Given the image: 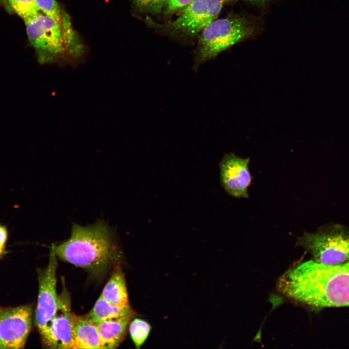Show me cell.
<instances>
[{
  "instance_id": "obj_1",
  "label": "cell",
  "mask_w": 349,
  "mask_h": 349,
  "mask_svg": "<svg viewBox=\"0 0 349 349\" xmlns=\"http://www.w3.org/2000/svg\"><path fill=\"white\" fill-rule=\"evenodd\" d=\"M277 288L286 298L312 308L349 306V261L335 265L303 262L280 276Z\"/></svg>"
},
{
  "instance_id": "obj_2",
  "label": "cell",
  "mask_w": 349,
  "mask_h": 349,
  "mask_svg": "<svg viewBox=\"0 0 349 349\" xmlns=\"http://www.w3.org/2000/svg\"><path fill=\"white\" fill-rule=\"evenodd\" d=\"M51 245L60 259L96 276L114 267L121 258L115 233L103 220L85 226L74 223L69 239Z\"/></svg>"
},
{
  "instance_id": "obj_3",
  "label": "cell",
  "mask_w": 349,
  "mask_h": 349,
  "mask_svg": "<svg viewBox=\"0 0 349 349\" xmlns=\"http://www.w3.org/2000/svg\"><path fill=\"white\" fill-rule=\"evenodd\" d=\"M24 22L29 40L40 62L81 53L82 47L70 20L60 22L40 13Z\"/></svg>"
},
{
  "instance_id": "obj_4",
  "label": "cell",
  "mask_w": 349,
  "mask_h": 349,
  "mask_svg": "<svg viewBox=\"0 0 349 349\" xmlns=\"http://www.w3.org/2000/svg\"><path fill=\"white\" fill-rule=\"evenodd\" d=\"M256 31L248 16L232 14L214 20L200 33L194 70L234 45L252 36Z\"/></svg>"
},
{
  "instance_id": "obj_5",
  "label": "cell",
  "mask_w": 349,
  "mask_h": 349,
  "mask_svg": "<svg viewBox=\"0 0 349 349\" xmlns=\"http://www.w3.org/2000/svg\"><path fill=\"white\" fill-rule=\"evenodd\" d=\"M296 245L304 248L315 261L335 265L349 261V231L339 225L319 229L314 233L304 232Z\"/></svg>"
},
{
  "instance_id": "obj_6",
  "label": "cell",
  "mask_w": 349,
  "mask_h": 349,
  "mask_svg": "<svg viewBox=\"0 0 349 349\" xmlns=\"http://www.w3.org/2000/svg\"><path fill=\"white\" fill-rule=\"evenodd\" d=\"M57 255L51 245L47 267L38 271V295L35 310V322L41 339L45 337L57 306L56 292Z\"/></svg>"
},
{
  "instance_id": "obj_7",
  "label": "cell",
  "mask_w": 349,
  "mask_h": 349,
  "mask_svg": "<svg viewBox=\"0 0 349 349\" xmlns=\"http://www.w3.org/2000/svg\"><path fill=\"white\" fill-rule=\"evenodd\" d=\"M32 311L29 305H0V349L24 347L32 328Z\"/></svg>"
},
{
  "instance_id": "obj_8",
  "label": "cell",
  "mask_w": 349,
  "mask_h": 349,
  "mask_svg": "<svg viewBox=\"0 0 349 349\" xmlns=\"http://www.w3.org/2000/svg\"><path fill=\"white\" fill-rule=\"evenodd\" d=\"M226 0H194L183 8L177 18L167 24L166 28L174 32L195 36L215 20Z\"/></svg>"
},
{
  "instance_id": "obj_9",
  "label": "cell",
  "mask_w": 349,
  "mask_h": 349,
  "mask_svg": "<svg viewBox=\"0 0 349 349\" xmlns=\"http://www.w3.org/2000/svg\"><path fill=\"white\" fill-rule=\"evenodd\" d=\"M70 295L63 286L58 296L55 314L42 341L47 348L73 349L72 325L73 315L71 311Z\"/></svg>"
},
{
  "instance_id": "obj_10",
  "label": "cell",
  "mask_w": 349,
  "mask_h": 349,
  "mask_svg": "<svg viewBox=\"0 0 349 349\" xmlns=\"http://www.w3.org/2000/svg\"><path fill=\"white\" fill-rule=\"evenodd\" d=\"M249 158H241L234 153L225 154L219 163L221 184L230 195L248 198L252 176L249 169Z\"/></svg>"
},
{
  "instance_id": "obj_11",
  "label": "cell",
  "mask_w": 349,
  "mask_h": 349,
  "mask_svg": "<svg viewBox=\"0 0 349 349\" xmlns=\"http://www.w3.org/2000/svg\"><path fill=\"white\" fill-rule=\"evenodd\" d=\"M135 315L136 312L133 311L123 316L95 323L101 349L117 348L124 340L128 325Z\"/></svg>"
},
{
  "instance_id": "obj_12",
  "label": "cell",
  "mask_w": 349,
  "mask_h": 349,
  "mask_svg": "<svg viewBox=\"0 0 349 349\" xmlns=\"http://www.w3.org/2000/svg\"><path fill=\"white\" fill-rule=\"evenodd\" d=\"M73 349H101L100 340L95 324L82 316L73 317Z\"/></svg>"
},
{
  "instance_id": "obj_13",
  "label": "cell",
  "mask_w": 349,
  "mask_h": 349,
  "mask_svg": "<svg viewBox=\"0 0 349 349\" xmlns=\"http://www.w3.org/2000/svg\"><path fill=\"white\" fill-rule=\"evenodd\" d=\"M101 296L114 305L125 307L129 305L124 273L119 263L114 266Z\"/></svg>"
},
{
  "instance_id": "obj_14",
  "label": "cell",
  "mask_w": 349,
  "mask_h": 349,
  "mask_svg": "<svg viewBox=\"0 0 349 349\" xmlns=\"http://www.w3.org/2000/svg\"><path fill=\"white\" fill-rule=\"evenodd\" d=\"M133 311L130 305L125 307L114 305L107 302L100 296L89 313L82 316L95 324L123 316Z\"/></svg>"
},
{
  "instance_id": "obj_15",
  "label": "cell",
  "mask_w": 349,
  "mask_h": 349,
  "mask_svg": "<svg viewBox=\"0 0 349 349\" xmlns=\"http://www.w3.org/2000/svg\"><path fill=\"white\" fill-rule=\"evenodd\" d=\"M0 4L8 12L16 14L24 20L40 13L35 0H0Z\"/></svg>"
},
{
  "instance_id": "obj_16",
  "label": "cell",
  "mask_w": 349,
  "mask_h": 349,
  "mask_svg": "<svg viewBox=\"0 0 349 349\" xmlns=\"http://www.w3.org/2000/svg\"><path fill=\"white\" fill-rule=\"evenodd\" d=\"M40 12L55 20L64 22L70 20L68 15L60 7L56 0H35Z\"/></svg>"
},
{
  "instance_id": "obj_17",
  "label": "cell",
  "mask_w": 349,
  "mask_h": 349,
  "mask_svg": "<svg viewBox=\"0 0 349 349\" xmlns=\"http://www.w3.org/2000/svg\"><path fill=\"white\" fill-rule=\"evenodd\" d=\"M151 330L149 324L141 318H135L129 324L130 336L136 348H140L149 335Z\"/></svg>"
},
{
  "instance_id": "obj_18",
  "label": "cell",
  "mask_w": 349,
  "mask_h": 349,
  "mask_svg": "<svg viewBox=\"0 0 349 349\" xmlns=\"http://www.w3.org/2000/svg\"><path fill=\"white\" fill-rule=\"evenodd\" d=\"M138 7L149 12L158 13L165 7L168 0H134Z\"/></svg>"
},
{
  "instance_id": "obj_19",
  "label": "cell",
  "mask_w": 349,
  "mask_h": 349,
  "mask_svg": "<svg viewBox=\"0 0 349 349\" xmlns=\"http://www.w3.org/2000/svg\"><path fill=\"white\" fill-rule=\"evenodd\" d=\"M194 0H168L165 7L166 11L172 13L182 9Z\"/></svg>"
},
{
  "instance_id": "obj_20",
  "label": "cell",
  "mask_w": 349,
  "mask_h": 349,
  "mask_svg": "<svg viewBox=\"0 0 349 349\" xmlns=\"http://www.w3.org/2000/svg\"><path fill=\"white\" fill-rule=\"evenodd\" d=\"M9 236L7 226L0 223V256L5 252V247Z\"/></svg>"
},
{
  "instance_id": "obj_21",
  "label": "cell",
  "mask_w": 349,
  "mask_h": 349,
  "mask_svg": "<svg viewBox=\"0 0 349 349\" xmlns=\"http://www.w3.org/2000/svg\"><path fill=\"white\" fill-rule=\"evenodd\" d=\"M258 6H264L271 0H243Z\"/></svg>"
}]
</instances>
